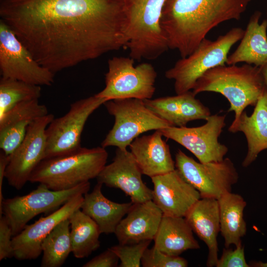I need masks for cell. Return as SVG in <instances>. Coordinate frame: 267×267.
Returning <instances> with one entry per match:
<instances>
[{"instance_id": "obj_1", "label": "cell", "mask_w": 267, "mask_h": 267, "mask_svg": "<svg viewBox=\"0 0 267 267\" xmlns=\"http://www.w3.org/2000/svg\"><path fill=\"white\" fill-rule=\"evenodd\" d=\"M0 16L54 74L129 43L123 0H0Z\"/></svg>"}, {"instance_id": "obj_2", "label": "cell", "mask_w": 267, "mask_h": 267, "mask_svg": "<svg viewBox=\"0 0 267 267\" xmlns=\"http://www.w3.org/2000/svg\"><path fill=\"white\" fill-rule=\"evenodd\" d=\"M251 0H167L160 24L169 49L187 57L212 29L239 20Z\"/></svg>"}, {"instance_id": "obj_3", "label": "cell", "mask_w": 267, "mask_h": 267, "mask_svg": "<svg viewBox=\"0 0 267 267\" xmlns=\"http://www.w3.org/2000/svg\"><path fill=\"white\" fill-rule=\"evenodd\" d=\"M267 88L260 67L245 64L221 65L206 71L197 81L193 93L196 95L204 91L223 95L229 101L228 111H234V126L244 109L255 106Z\"/></svg>"}, {"instance_id": "obj_4", "label": "cell", "mask_w": 267, "mask_h": 267, "mask_svg": "<svg viewBox=\"0 0 267 267\" xmlns=\"http://www.w3.org/2000/svg\"><path fill=\"white\" fill-rule=\"evenodd\" d=\"M107 158L108 153L102 146L82 147L68 154L43 160L29 181L44 184L52 190H67L96 178Z\"/></svg>"}, {"instance_id": "obj_5", "label": "cell", "mask_w": 267, "mask_h": 267, "mask_svg": "<svg viewBox=\"0 0 267 267\" xmlns=\"http://www.w3.org/2000/svg\"><path fill=\"white\" fill-rule=\"evenodd\" d=\"M167 0H123L128 20L130 56L153 60L169 49L160 26Z\"/></svg>"}, {"instance_id": "obj_6", "label": "cell", "mask_w": 267, "mask_h": 267, "mask_svg": "<svg viewBox=\"0 0 267 267\" xmlns=\"http://www.w3.org/2000/svg\"><path fill=\"white\" fill-rule=\"evenodd\" d=\"M244 34L243 29L236 27L215 41L205 38L192 53L178 60L165 74L167 79L174 80L177 94L193 89L199 78L209 69L225 65L230 48Z\"/></svg>"}, {"instance_id": "obj_7", "label": "cell", "mask_w": 267, "mask_h": 267, "mask_svg": "<svg viewBox=\"0 0 267 267\" xmlns=\"http://www.w3.org/2000/svg\"><path fill=\"white\" fill-rule=\"evenodd\" d=\"M115 118L112 128L101 144L103 148L116 146L127 149L140 134L172 126L150 110L144 100L137 98L110 100L103 104Z\"/></svg>"}, {"instance_id": "obj_8", "label": "cell", "mask_w": 267, "mask_h": 267, "mask_svg": "<svg viewBox=\"0 0 267 267\" xmlns=\"http://www.w3.org/2000/svg\"><path fill=\"white\" fill-rule=\"evenodd\" d=\"M90 187L88 181L67 190L55 191L40 183L27 194L4 199L0 206V217L6 218L14 236L36 216L52 213L73 197L88 192Z\"/></svg>"}, {"instance_id": "obj_9", "label": "cell", "mask_w": 267, "mask_h": 267, "mask_svg": "<svg viewBox=\"0 0 267 267\" xmlns=\"http://www.w3.org/2000/svg\"><path fill=\"white\" fill-rule=\"evenodd\" d=\"M105 88L95 95L107 101L125 98L151 99L157 74L153 65L142 63L134 66V59L113 57L108 61Z\"/></svg>"}, {"instance_id": "obj_10", "label": "cell", "mask_w": 267, "mask_h": 267, "mask_svg": "<svg viewBox=\"0 0 267 267\" xmlns=\"http://www.w3.org/2000/svg\"><path fill=\"white\" fill-rule=\"evenodd\" d=\"M175 167L182 178L195 188L201 198L218 199L231 192L239 175L228 158L217 162L201 163L178 149L175 155Z\"/></svg>"}, {"instance_id": "obj_11", "label": "cell", "mask_w": 267, "mask_h": 267, "mask_svg": "<svg viewBox=\"0 0 267 267\" xmlns=\"http://www.w3.org/2000/svg\"><path fill=\"white\" fill-rule=\"evenodd\" d=\"M106 101L94 94L75 101L64 115L54 118L45 130L44 159L68 154L81 148V135L88 119Z\"/></svg>"}, {"instance_id": "obj_12", "label": "cell", "mask_w": 267, "mask_h": 267, "mask_svg": "<svg viewBox=\"0 0 267 267\" xmlns=\"http://www.w3.org/2000/svg\"><path fill=\"white\" fill-rule=\"evenodd\" d=\"M0 70L2 77L39 86H50L54 74L41 65L11 28L0 20Z\"/></svg>"}, {"instance_id": "obj_13", "label": "cell", "mask_w": 267, "mask_h": 267, "mask_svg": "<svg viewBox=\"0 0 267 267\" xmlns=\"http://www.w3.org/2000/svg\"><path fill=\"white\" fill-rule=\"evenodd\" d=\"M224 115H210L206 123L199 127L171 126L159 130L163 136L181 145L201 163L222 160L228 151L219 137L225 126Z\"/></svg>"}, {"instance_id": "obj_14", "label": "cell", "mask_w": 267, "mask_h": 267, "mask_svg": "<svg viewBox=\"0 0 267 267\" xmlns=\"http://www.w3.org/2000/svg\"><path fill=\"white\" fill-rule=\"evenodd\" d=\"M54 118L53 114L48 113L36 119L29 126L24 140L10 155L5 173L10 186L21 189L44 159L46 146L45 130Z\"/></svg>"}, {"instance_id": "obj_15", "label": "cell", "mask_w": 267, "mask_h": 267, "mask_svg": "<svg viewBox=\"0 0 267 267\" xmlns=\"http://www.w3.org/2000/svg\"><path fill=\"white\" fill-rule=\"evenodd\" d=\"M142 175L131 152L117 148L113 161L104 167L96 178L103 185L122 190L133 203H139L153 198V190L144 183Z\"/></svg>"}, {"instance_id": "obj_16", "label": "cell", "mask_w": 267, "mask_h": 267, "mask_svg": "<svg viewBox=\"0 0 267 267\" xmlns=\"http://www.w3.org/2000/svg\"><path fill=\"white\" fill-rule=\"evenodd\" d=\"M83 194L77 195L59 209L34 223L27 224L18 234L12 237L13 257L19 260H33L42 253L43 240L62 221L81 207L84 201Z\"/></svg>"}, {"instance_id": "obj_17", "label": "cell", "mask_w": 267, "mask_h": 267, "mask_svg": "<svg viewBox=\"0 0 267 267\" xmlns=\"http://www.w3.org/2000/svg\"><path fill=\"white\" fill-rule=\"evenodd\" d=\"M151 178L152 201L164 216L185 217L201 198L199 192L176 169Z\"/></svg>"}, {"instance_id": "obj_18", "label": "cell", "mask_w": 267, "mask_h": 267, "mask_svg": "<svg viewBox=\"0 0 267 267\" xmlns=\"http://www.w3.org/2000/svg\"><path fill=\"white\" fill-rule=\"evenodd\" d=\"M163 214L154 202L149 200L133 203L117 225L115 234L119 243L129 244L153 240L158 230Z\"/></svg>"}, {"instance_id": "obj_19", "label": "cell", "mask_w": 267, "mask_h": 267, "mask_svg": "<svg viewBox=\"0 0 267 267\" xmlns=\"http://www.w3.org/2000/svg\"><path fill=\"white\" fill-rule=\"evenodd\" d=\"M45 105L38 99L20 102L0 117V148L10 155L24 140L30 124L48 114Z\"/></svg>"}, {"instance_id": "obj_20", "label": "cell", "mask_w": 267, "mask_h": 267, "mask_svg": "<svg viewBox=\"0 0 267 267\" xmlns=\"http://www.w3.org/2000/svg\"><path fill=\"white\" fill-rule=\"evenodd\" d=\"M192 91H188L175 96L143 100L146 106L172 126L185 127L196 120H206L211 115Z\"/></svg>"}, {"instance_id": "obj_21", "label": "cell", "mask_w": 267, "mask_h": 267, "mask_svg": "<svg viewBox=\"0 0 267 267\" xmlns=\"http://www.w3.org/2000/svg\"><path fill=\"white\" fill-rule=\"evenodd\" d=\"M162 136L157 130L152 134L137 137L129 145L142 174L151 178L176 169L169 146Z\"/></svg>"}, {"instance_id": "obj_22", "label": "cell", "mask_w": 267, "mask_h": 267, "mask_svg": "<svg viewBox=\"0 0 267 267\" xmlns=\"http://www.w3.org/2000/svg\"><path fill=\"white\" fill-rule=\"evenodd\" d=\"M185 218L193 231L208 247L207 266L216 267L219 259L217 237L220 231L218 199L201 198L191 208Z\"/></svg>"}, {"instance_id": "obj_23", "label": "cell", "mask_w": 267, "mask_h": 267, "mask_svg": "<svg viewBox=\"0 0 267 267\" xmlns=\"http://www.w3.org/2000/svg\"><path fill=\"white\" fill-rule=\"evenodd\" d=\"M228 131L242 132L247 142V154L242 166L247 167L257 158L259 154L267 149V88L257 101L250 116L243 111L237 123L228 128Z\"/></svg>"}, {"instance_id": "obj_24", "label": "cell", "mask_w": 267, "mask_h": 267, "mask_svg": "<svg viewBox=\"0 0 267 267\" xmlns=\"http://www.w3.org/2000/svg\"><path fill=\"white\" fill-rule=\"evenodd\" d=\"M261 15L256 11L251 16L240 43L227 57V65L245 62L262 67L267 64V19L260 24Z\"/></svg>"}, {"instance_id": "obj_25", "label": "cell", "mask_w": 267, "mask_h": 267, "mask_svg": "<svg viewBox=\"0 0 267 267\" xmlns=\"http://www.w3.org/2000/svg\"><path fill=\"white\" fill-rule=\"evenodd\" d=\"M102 185L97 182L91 192L84 194L81 209L96 222L101 233H114L133 203H118L109 200L102 192Z\"/></svg>"}, {"instance_id": "obj_26", "label": "cell", "mask_w": 267, "mask_h": 267, "mask_svg": "<svg viewBox=\"0 0 267 267\" xmlns=\"http://www.w3.org/2000/svg\"><path fill=\"white\" fill-rule=\"evenodd\" d=\"M185 217L163 216L154 239V247L167 255L178 256L188 250L198 249L200 245Z\"/></svg>"}, {"instance_id": "obj_27", "label": "cell", "mask_w": 267, "mask_h": 267, "mask_svg": "<svg viewBox=\"0 0 267 267\" xmlns=\"http://www.w3.org/2000/svg\"><path fill=\"white\" fill-rule=\"evenodd\" d=\"M220 232L224 241V246H235L241 243V238L246 233V224L243 211L246 202L242 196L231 192L222 195L218 199Z\"/></svg>"}, {"instance_id": "obj_28", "label": "cell", "mask_w": 267, "mask_h": 267, "mask_svg": "<svg viewBox=\"0 0 267 267\" xmlns=\"http://www.w3.org/2000/svg\"><path fill=\"white\" fill-rule=\"evenodd\" d=\"M72 252L78 259L87 258L100 246L99 237L101 233L96 222L81 209L68 218Z\"/></svg>"}, {"instance_id": "obj_29", "label": "cell", "mask_w": 267, "mask_h": 267, "mask_svg": "<svg viewBox=\"0 0 267 267\" xmlns=\"http://www.w3.org/2000/svg\"><path fill=\"white\" fill-rule=\"evenodd\" d=\"M42 267H59L72 252L68 219L59 223L43 240Z\"/></svg>"}, {"instance_id": "obj_30", "label": "cell", "mask_w": 267, "mask_h": 267, "mask_svg": "<svg viewBox=\"0 0 267 267\" xmlns=\"http://www.w3.org/2000/svg\"><path fill=\"white\" fill-rule=\"evenodd\" d=\"M41 95L40 86L1 77L0 80V117L17 104Z\"/></svg>"}, {"instance_id": "obj_31", "label": "cell", "mask_w": 267, "mask_h": 267, "mask_svg": "<svg viewBox=\"0 0 267 267\" xmlns=\"http://www.w3.org/2000/svg\"><path fill=\"white\" fill-rule=\"evenodd\" d=\"M152 240H145L136 243L120 244L110 248L116 254L120 261L119 267H139L146 249Z\"/></svg>"}, {"instance_id": "obj_32", "label": "cell", "mask_w": 267, "mask_h": 267, "mask_svg": "<svg viewBox=\"0 0 267 267\" xmlns=\"http://www.w3.org/2000/svg\"><path fill=\"white\" fill-rule=\"evenodd\" d=\"M143 267H186L188 262L178 256L163 253L153 246L145 251L141 261Z\"/></svg>"}, {"instance_id": "obj_33", "label": "cell", "mask_w": 267, "mask_h": 267, "mask_svg": "<svg viewBox=\"0 0 267 267\" xmlns=\"http://www.w3.org/2000/svg\"><path fill=\"white\" fill-rule=\"evenodd\" d=\"M235 249H223L222 256L217 262V267H249L246 261L244 247L241 243Z\"/></svg>"}, {"instance_id": "obj_34", "label": "cell", "mask_w": 267, "mask_h": 267, "mask_svg": "<svg viewBox=\"0 0 267 267\" xmlns=\"http://www.w3.org/2000/svg\"><path fill=\"white\" fill-rule=\"evenodd\" d=\"M11 229L4 216L0 217V261L13 257Z\"/></svg>"}, {"instance_id": "obj_35", "label": "cell", "mask_w": 267, "mask_h": 267, "mask_svg": "<svg viewBox=\"0 0 267 267\" xmlns=\"http://www.w3.org/2000/svg\"><path fill=\"white\" fill-rule=\"evenodd\" d=\"M119 259L109 248L95 256L86 264L83 267H116Z\"/></svg>"}, {"instance_id": "obj_36", "label": "cell", "mask_w": 267, "mask_h": 267, "mask_svg": "<svg viewBox=\"0 0 267 267\" xmlns=\"http://www.w3.org/2000/svg\"><path fill=\"white\" fill-rule=\"evenodd\" d=\"M10 160V155L5 154L1 150L0 153V206L1 205L3 200L2 186L6 167Z\"/></svg>"}, {"instance_id": "obj_37", "label": "cell", "mask_w": 267, "mask_h": 267, "mask_svg": "<svg viewBox=\"0 0 267 267\" xmlns=\"http://www.w3.org/2000/svg\"><path fill=\"white\" fill-rule=\"evenodd\" d=\"M265 84L267 88V64L260 67Z\"/></svg>"}, {"instance_id": "obj_38", "label": "cell", "mask_w": 267, "mask_h": 267, "mask_svg": "<svg viewBox=\"0 0 267 267\" xmlns=\"http://www.w3.org/2000/svg\"><path fill=\"white\" fill-rule=\"evenodd\" d=\"M252 266L258 267H267V262L264 263L262 262H253L251 264Z\"/></svg>"}]
</instances>
